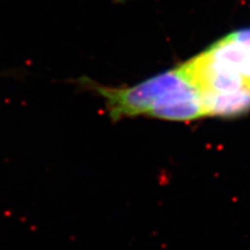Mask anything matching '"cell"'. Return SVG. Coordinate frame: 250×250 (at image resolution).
Returning <instances> with one entry per match:
<instances>
[{
    "label": "cell",
    "mask_w": 250,
    "mask_h": 250,
    "mask_svg": "<svg viewBox=\"0 0 250 250\" xmlns=\"http://www.w3.org/2000/svg\"><path fill=\"white\" fill-rule=\"evenodd\" d=\"M182 66L200 93L206 117L250 111V27L231 31Z\"/></svg>",
    "instance_id": "obj_1"
}]
</instances>
